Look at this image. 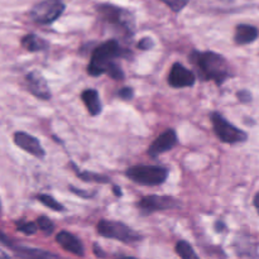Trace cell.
<instances>
[{
	"instance_id": "1",
	"label": "cell",
	"mask_w": 259,
	"mask_h": 259,
	"mask_svg": "<svg viewBox=\"0 0 259 259\" xmlns=\"http://www.w3.org/2000/svg\"><path fill=\"white\" fill-rule=\"evenodd\" d=\"M123 48L120 47L118 40H106L105 43L94 50L90 63L88 66V73L94 77L106 73L114 80H123V70L115 62L116 58L123 56Z\"/></svg>"
},
{
	"instance_id": "2",
	"label": "cell",
	"mask_w": 259,
	"mask_h": 259,
	"mask_svg": "<svg viewBox=\"0 0 259 259\" xmlns=\"http://www.w3.org/2000/svg\"><path fill=\"white\" fill-rule=\"evenodd\" d=\"M190 61L194 63L204 81H214L217 85H222L232 77V67L224 56L217 52L194 51L190 56Z\"/></svg>"
},
{
	"instance_id": "3",
	"label": "cell",
	"mask_w": 259,
	"mask_h": 259,
	"mask_svg": "<svg viewBox=\"0 0 259 259\" xmlns=\"http://www.w3.org/2000/svg\"><path fill=\"white\" fill-rule=\"evenodd\" d=\"M168 169L159 166H133L126 169L125 175L129 180L142 186H158L166 182Z\"/></svg>"
},
{
	"instance_id": "4",
	"label": "cell",
	"mask_w": 259,
	"mask_h": 259,
	"mask_svg": "<svg viewBox=\"0 0 259 259\" xmlns=\"http://www.w3.org/2000/svg\"><path fill=\"white\" fill-rule=\"evenodd\" d=\"M96 10L101 19L108 22L109 24L116 25L129 34H133L136 24H134L133 14L129 10L113 4H99L96 5Z\"/></svg>"
},
{
	"instance_id": "5",
	"label": "cell",
	"mask_w": 259,
	"mask_h": 259,
	"mask_svg": "<svg viewBox=\"0 0 259 259\" xmlns=\"http://www.w3.org/2000/svg\"><path fill=\"white\" fill-rule=\"evenodd\" d=\"M211 118L212 126H214V132L218 136V138L223 142V143L228 144H237L243 143L248 139V134L242 129L237 128L234 124L228 121L224 116L218 111H214L210 115Z\"/></svg>"
},
{
	"instance_id": "6",
	"label": "cell",
	"mask_w": 259,
	"mask_h": 259,
	"mask_svg": "<svg viewBox=\"0 0 259 259\" xmlns=\"http://www.w3.org/2000/svg\"><path fill=\"white\" fill-rule=\"evenodd\" d=\"M98 233L101 237L123 243H134L141 240L139 233H137L124 223L113 222V220H100L98 224Z\"/></svg>"
},
{
	"instance_id": "7",
	"label": "cell",
	"mask_w": 259,
	"mask_h": 259,
	"mask_svg": "<svg viewBox=\"0 0 259 259\" xmlns=\"http://www.w3.org/2000/svg\"><path fill=\"white\" fill-rule=\"evenodd\" d=\"M65 9L62 0H42L30 9L29 17L38 24H51L63 14Z\"/></svg>"
},
{
	"instance_id": "8",
	"label": "cell",
	"mask_w": 259,
	"mask_h": 259,
	"mask_svg": "<svg viewBox=\"0 0 259 259\" xmlns=\"http://www.w3.org/2000/svg\"><path fill=\"white\" fill-rule=\"evenodd\" d=\"M180 202L171 196H158V195H151L146 196L138 202V207L143 215L153 214L156 211H163V210L177 209L180 207Z\"/></svg>"
},
{
	"instance_id": "9",
	"label": "cell",
	"mask_w": 259,
	"mask_h": 259,
	"mask_svg": "<svg viewBox=\"0 0 259 259\" xmlns=\"http://www.w3.org/2000/svg\"><path fill=\"white\" fill-rule=\"evenodd\" d=\"M195 82H196V77L192 71H190L181 63H174L168 75V83L172 88H191L195 85Z\"/></svg>"
},
{
	"instance_id": "10",
	"label": "cell",
	"mask_w": 259,
	"mask_h": 259,
	"mask_svg": "<svg viewBox=\"0 0 259 259\" xmlns=\"http://www.w3.org/2000/svg\"><path fill=\"white\" fill-rule=\"evenodd\" d=\"M25 82L27 88L35 98L40 100H50L52 98V93L50 90L47 81L43 77V75L38 71H32L25 76Z\"/></svg>"
},
{
	"instance_id": "11",
	"label": "cell",
	"mask_w": 259,
	"mask_h": 259,
	"mask_svg": "<svg viewBox=\"0 0 259 259\" xmlns=\"http://www.w3.org/2000/svg\"><path fill=\"white\" fill-rule=\"evenodd\" d=\"M202 9L215 13H232L243 9L250 0H199Z\"/></svg>"
},
{
	"instance_id": "12",
	"label": "cell",
	"mask_w": 259,
	"mask_h": 259,
	"mask_svg": "<svg viewBox=\"0 0 259 259\" xmlns=\"http://www.w3.org/2000/svg\"><path fill=\"white\" fill-rule=\"evenodd\" d=\"M179 143V139H177V134L174 129H168L164 133H162L153 143L149 146L148 148V154L153 158H157L159 154H163L166 152L171 151L176 144Z\"/></svg>"
},
{
	"instance_id": "13",
	"label": "cell",
	"mask_w": 259,
	"mask_h": 259,
	"mask_svg": "<svg viewBox=\"0 0 259 259\" xmlns=\"http://www.w3.org/2000/svg\"><path fill=\"white\" fill-rule=\"evenodd\" d=\"M14 143L19 148H22L23 151L28 152V153L37 157V158H43L46 156V151L43 149L39 141L35 137L24 133V132H17L14 134Z\"/></svg>"
},
{
	"instance_id": "14",
	"label": "cell",
	"mask_w": 259,
	"mask_h": 259,
	"mask_svg": "<svg viewBox=\"0 0 259 259\" xmlns=\"http://www.w3.org/2000/svg\"><path fill=\"white\" fill-rule=\"evenodd\" d=\"M58 244L66 250V252L72 253L73 255H77V257H83L85 252H83V245L80 242L77 237H75L73 234L68 232H60L56 237Z\"/></svg>"
},
{
	"instance_id": "15",
	"label": "cell",
	"mask_w": 259,
	"mask_h": 259,
	"mask_svg": "<svg viewBox=\"0 0 259 259\" xmlns=\"http://www.w3.org/2000/svg\"><path fill=\"white\" fill-rule=\"evenodd\" d=\"M235 252L239 257H259L257 242L245 234L239 235L235 240Z\"/></svg>"
},
{
	"instance_id": "16",
	"label": "cell",
	"mask_w": 259,
	"mask_h": 259,
	"mask_svg": "<svg viewBox=\"0 0 259 259\" xmlns=\"http://www.w3.org/2000/svg\"><path fill=\"white\" fill-rule=\"evenodd\" d=\"M259 35V30L249 24H239L235 28L234 40L237 45L244 46L254 42Z\"/></svg>"
},
{
	"instance_id": "17",
	"label": "cell",
	"mask_w": 259,
	"mask_h": 259,
	"mask_svg": "<svg viewBox=\"0 0 259 259\" xmlns=\"http://www.w3.org/2000/svg\"><path fill=\"white\" fill-rule=\"evenodd\" d=\"M81 99H82L83 104L88 108V111L90 113V115L98 116L103 111L100 96H99L98 91L94 90V89H88V90L83 91L81 94Z\"/></svg>"
},
{
	"instance_id": "18",
	"label": "cell",
	"mask_w": 259,
	"mask_h": 259,
	"mask_svg": "<svg viewBox=\"0 0 259 259\" xmlns=\"http://www.w3.org/2000/svg\"><path fill=\"white\" fill-rule=\"evenodd\" d=\"M22 46L29 52H38V51L47 50L48 42L43 38L38 37L37 34H27L22 39Z\"/></svg>"
},
{
	"instance_id": "19",
	"label": "cell",
	"mask_w": 259,
	"mask_h": 259,
	"mask_svg": "<svg viewBox=\"0 0 259 259\" xmlns=\"http://www.w3.org/2000/svg\"><path fill=\"white\" fill-rule=\"evenodd\" d=\"M13 250L17 252L19 257L25 258H58L57 254L46 252L43 249H37V248H28V247H13Z\"/></svg>"
},
{
	"instance_id": "20",
	"label": "cell",
	"mask_w": 259,
	"mask_h": 259,
	"mask_svg": "<svg viewBox=\"0 0 259 259\" xmlns=\"http://www.w3.org/2000/svg\"><path fill=\"white\" fill-rule=\"evenodd\" d=\"M73 167V171L76 172L78 177H80L82 181L86 182H96V184H109V177L103 176L100 174H95V172H90V171H80L78 167H76L75 163H71Z\"/></svg>"
},
{
	"instance_id": "21",
	"label": "cell",
	"mask_w": 259,
	"mask_h": 259,
	"mask_svg": "<svg viewBox=\"0 0 259 259\" xmlns=\"http://www.w3.org/2000/svg\"><path fill=\"white\" fill-rule=\"evenodd\" d=\"M176 253L184 259H191V258H199V255L195 253L194 248L191 247V244L185 240H180L176 244Z\"/></svg>"
},
{
	"instance_id": "22",
	"label": "cell",
	"mask_w": 259,
	"mask_h": 259,
	"mask_svg": "<svg viewBox=\"0 0 259 259\" xmlns=\"http://www.w3.org/2000/svg\"><path fill=\"white\" fill-rule=\"evenodd\" d=\"M37 199L45 206L50 207V209L55 210V211H65V206L62 204H60L56 199H53L52 196H50V195H39Z\"/></svg>"
},
{
	"instance_id": "23",
	"label": "cell",
	"mask_w": 259,
	"mask_h": 259,
	"mask_svg": "<svg viewBox=\"0 0 259 259\" xmlns=\"http://www.w3.org/2000/svg\"><path fill=\"white\" fill-rule=\"evenodd\" d=\"M37 224H38V228H39L46 235H51L53 233V229H55V224H53L47 217L38 218Z\"/></svg>"
},
{
	"instance_id": "24",
	"label": "cell",
	"mask_w": 259,
	"mask_h": 259,
	"mask_svg": "<svg viewBox=\"0 0 259 259\" xmlns=\"http://www.w3.org/2000/svg\"><path fill=\"white\" fill-rule=\"evenodd\" d=\"M161 2H163L175 13H179L182 9H185V7L189 4L190 0H161Z\"/></svg>"
},
{
	"instance_id": "25",
	"label": "cell",
	"mask_w": 259,
	"mask_h": 259,
	"mask_svg": "<svg viewBox=\"0 0 259 259\" xmlns=\"http://www.w3.org/2000/svg\"><path fill=\"white\" fill-rule=\"evenodd\" d=\"M38 229H39V228H38V224H34V223H18V230L24 233L25 235L35 234Z\"/></svg>"
},
{
	"instance_id": "26",
	"label": "cell",
	"mask_w": 259,
	"mask_h": 259,
	"mask_svg": "<svg viewBox=\"0 0 259 259\" xmlns=\"http://www.w3.org/2000/svg\"><path fill=\"white\" fill-rule=\"evenodd\" d=\"M70 190H71V192H73V194L77 195V196L82 197V199H91V197H94L96 195V192L83 191V190L76 189V187H73V186H70Z\"/></svg>"
},
{
	"instance_id": "27",
	"label": "cell",
	"mask_w": 259,
	"mask_h": 259,
	"mask_svg": "<svg viewBox=\"0 0 259 259\" xmlns=\"http://www.w3.org/2000/svg\"><path fill=\"white\" fill-rule=\"evenodd\" d=\"M237 98L240 103L248 104L252 101V94H250L248 90H239L237 93Z\"/></svg>"
},
{
	"instance_id": "28",
	"label": "cell",
	"mask_w": 259,
	"mask_h": 259,
	"mask_svg": "<svg viewBox=\"0 0 259 259\" xmlns=\"http://www.w3.org/2000/svg\"><path fill=\"white\" fill-rule=\"evenodd\" d=\"M138 47L141 48V50H143V51L151 50V48L153 47V40H152L149 37H144L143 39L139 40Z\"/></svg>"
},
{
	"instance_id": "29",
	"label": "cell",
	"mask_w": 259,
	"mask_h": 259,
	"mask_svg": "<svg viewBox=\"0 0 259 259\" xmlns=\"http://www.w3.org/2000/svg\"><path fill=\"white\" fill-rule=\"evenodd\" d=\"M119 96L124 100H129V99L133 98V89L132 88H123L120 91H119Z\"/></svg>"
},
{
	"instance_id": "30",
	"label": "cell",
	"mask_w": 259,
	"mask_h": 259,
	"mask_svg": "<svg viewBox=\"0 0 259 259\" xmlns=\"http://www.w3.org/2000/svg\"><path fill=\"white\" fill-rule=\"evenodd\" d=\"M0 243H3V244L8 245V247H12V248L14 247V245H13V243L9 240V238H8L5 234H3L2 232H0Z\"/></svg>"
},
{
	"instance_id": "31",
	"label": "cell",
	"mask_w": 259,
	"mask_h": 259,
	"mask_svg": "<svg viewBox=\"0 0 259 259\" xmlns=\"http://www.w3.org/2000/svg\"><path fill=\"white\" fill-rule=\"evenodd\" d=\"M94 253H95L96 257H105V255H106L105 253H104L103 250H101V248H99L98 244L94 245Z\"/></svg>"
},
{
	"instance_id": "32",
	"label": "cell",
	"mask_w": 259,
	"mask_h": 259,
	"mask_svg": "<svg viewBox=\"0 0 259 259\" xmlns=\"http://www.w3.org/2000/svg\"><path fill=\"white\" fill-rule=\"evenodd\" d=\"M215 229H217L218 233L224 232V230H225V224L223 222H217V224H215Z\"/></svg>"
},
{
	"instance_id": "33",
	"label": "cell",
	"mask_w": 259,
	"mask_h": 259,
	"mask_svg": "<svg viewBox=\"0 0 259 259\" xmlns=\"http://www.w3.org/2000/svg\"><path fill=\"white\" fill-rule=\"evenodd\" d=\"M253 204H254V207L257 209L258 214H259V192L254 196V200H253Z\"/></svg>"
},
{
	"instance_id": "34",
	"label": "cell",
	"mask_w": 259,
	"mask_h": 259,
	"mask_svg": "<svg viewBox=\"0 0 259 259\" xmlns=\"http://www.w3.org/2000/svg\"><path fill=\"white\" fill-rule=\"evenodd\" d=\"M113 191H114V194H115V196H118V197H120L121 195H123V192H121L120 187H118V186H114Z\"/></svg>"
},
{
	"instance_id": "35",
	"label": "cell",
	"mask_w": 259,
	"mask_h": 259,
	"mask_svg": "<svg viewBox=\"0 0 259 259\" xmlns=\"http://www.w3.org/2000/svg\"><path fill=\"white\" fill-rule=\"evenodd\" d=\"M8 257H9V255H8L7 253H4L3 250H0V258H8Z\"/></svg>"
},
{
	"instance_id": "36",
	"label": "cell",
	"mask_w": 259,
	"mask_h": 259,
	"mask_svg": "<svg viewBox=\"0 0 259 259\" xmlns=\"http://www.w3.org/2000/svg\"><path fill=\"white\" fill-rule=\"evenodd\" d=\"M0 210H2V202H0Z\"/></svg>"
}]
</instances>
